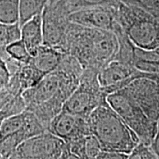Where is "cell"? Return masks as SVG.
Returning a JSON list of instances; mask_svg holds the SVG:
<instances>
[{"instance_id": "cell-1", "label": "cell", "mask_w": 159, "mask_h": 159, "mask_svg": "<svg viewBox=\"0 0 159 159\" xmlns=\"http://www.w3.org/2000/svg\"><path fill=\"white\" fill-rule=\"evenodd\" d=\"M56 49L63 54L76 57L83 68L99 71L114 60L118 50V40L113 31L69 21L62 42Z\"/></svg>"}, {"instance_id": "cell-2", "label": "cell", "mask_w": 159, "mask_h": 159, "mask_svg": "<svg viewBox=\"0 0 159 159\" xmlns=\"http://www.w3.org/2000/svg\"><path fill=\"white\" fill-rule=\"evenodd\" d=\"M91 134L99 141L102 150L130 154L139 142L135 133L107 101L94 109L88 117Z\"/></svg>"}, {"instance_id": "cell-3", "label": "cell", "mask_w": 159, "mask_h": 159, "mask_svg": "<svg viewBox=\"0 0 159 159\" xmlns=\"http://www.w3.org/2000/svg\"><path fill=\"white\" fill-rule=\"evenodd\" d=\"M115 19L135 46L159 48V25L148 11L119 1L115 7Z\"/></svg>"}, {"instance_id": "cell-4", "label": "cell", "mask_w": 159, "mask_h": 159, "mask_svg": "<svg viewBox=\"0 0 159 159\" xmlns=\"http://www.w3.org/2000/svg\"><path fill=\"white\" fill-rule=\"evenodd\" d=\"M106 101L134 131L139 142L150 146L156 134L158 122L148 118L128 90L124 88L111 93L106 97Z\"/></svg>"}, {"instance_id": "cell-5", "label": "cell", "mask_w": 159, "mask_h": 159, "mask_svg": "<svg viewBox=\"0 0 159 159\" xmlns=\"http://www.w3.org/2000/svg\"><path fill=\"white\" fill-rule=\"evenodd\" d=\"M98 73L97 69L83 68L79 84L63 104V111L88 118L97 106L106 102V96L99 83Z\"/></svg>"}, {"instance_id": "cell-6", "label": "cell", "mask_w": 159, "mask_h": 159, "mask_svg": "<svg viewBox=\"0 0 159 159\" xmlns=\"http://www.w3.org/2000/svg\"><path fill=\"white\" fill-rule=\"evenodd\" d=\"M65 146L62 139L47 130L23 141L11 158H61Z\"/></svg>"}, {"instance_id": "cell-7", "label": "cell", "mask_w": 159, "mask_h": 159, "mask_svg": "<svg viewBox=\"0 0 159 159\" xmlns=\"http://www.w3.org/2000/svg\"><path fill=\"white\" fill-rule=\"evenodd\" d=\"M139 77H147L159 82L156 77L141 72L133 66L115 60L105 66L98 73L101 90L106 97L114 91L125 88L134 80Z\"/></svg>"}, {"instance_id": "cell-8", "label": "cell", "mask_w": 159, "mask_h": 159, "mask_svg": "<svg viewBox=\"0 0 159 159\" xmlns=\"http://www.w3.org/2000/svg\"><path fill=\"white\" fill-rule=\"evenodd\" d=\"M125 89L148 118L158 122L159 82L147 77H139L134 80Z\"/></svg>"}, {"instance_id": "cell-9", "label": "cell", "mask_w": 159, "mask_h": 159, "mask_svg": "<svg viewBox=\"0 0 159 159\" xmlns=\"http://www.w3.org/2000/svg\"><path fill=\"white\" fill-rule=\"evenodd\" d=\"M47 130L65 142L91 134L88 118L61 111L49 123Z\"/></svg>"}, {"instance_id": "cell-10", "label": "cell", "mask_w": 159, "mask_h": 159, "mask_svg": "<svg viewBox=\"0 0 159 159\" xmlns=\"http://www.w3.org/2000/svg\"><path fill=\"white\" fill-rule=\"evenodd\" d=\"M43 44L57 48L62 42L69 21L68 16L53 4H47L41 13Z\"/></svg>"}, {"instance_id": "cell-11", "label": "cell", "mask_w": 159, "mask_h": 159, "mask_svg": "<svg viewBox=\"0 0 159 159\" xmlns=\"http://www.w3.org/2000/svg\"><path fill=\"white\" fill-rule=\"evenodd\" d=\"M70 22L91 28L113 31L114 28L115 7L97 6L78 10L68 16Z\"/></svg>"}, {"instance_id": "cell-12", "label": "cell", "mask_w": 159, "mask_h": 159, "mask_svg": "<svg viewBox=\"0 0 159 159\" xmlns=\"http://www.w3.org/2000/svg\"><path fill=\"white\" fill-rule=\"evenodd\" d=\"M21 40L31 57L35 55L38 49L43 44L41 14L35 16L21 26Z\"/></svg>"}, {"instance_id": "cell-13", "label": "cell", "mask_w": 159, "mask_h": 159, "mask_svg": "<svg viewBox=\"0 0 159 159\" xmlns=\"http://www.w3.org/2000/svg\"><path fill=\"white\" fill-rule=\"evenodd\" d=\"M64 54L59 49L42 44L32 57L30 63L46 75L54 71L62 61Z\"/></svg>"}, {"instance_id": "cell-14", "label": "cell", "mask_w": 159, "mask_h": 159, "mask_svg": "<svg viewBox=\"0 0 159 159\" xmlns=\"http://www.w3.org/2000/svg\"><path fill=\"white\" fill-rule=\"evenodd\" d=\"M120 0H57L54 3L61 11L69 16L73 12L97 6L116 7Z\"/></svg>"}, {"instance_id": "cell-15", "label": "cell", "mask_w": 159, "mask_h": 159, "mask_svg": "<svg viewBox=\"0 0 159 159\" xmlns=\"http://www.w3.org/2000/svg\"><path fill=\"white\" fill-rule=\"evenodd\" d=\"M13 75H16L17 77L22 93L27 89L35 86L45 76L30 63L21 65L19 70Z\"/></svg>"}, {"instance_id": "cell-16", "label": "cell", "mask_w": 159, "mask_h": 159, "mask_svg": "<svg viewBox=\"0 0 159 159\" xmlns=\"http://www.w3.org/2000/svg\"><path fill=\"white\" fill-rule=\"evenodd\" d=\"M48 0H19L20 26L31 18L42 13Z\"/></svg>"}, {"instance_id": "cell-17", "label": "cell", "mask_w": 159, "mask_h": 159, "mask_svg": "<svg viewBox=\"0 0 159 159\" xmlns=\"http://www.w3.org/2000/svg\"><path fill=\"white\" fill-rule=\"evenodd\" d=\"M21 39V26L19 22L0 23V55H5V48L10 43Z\"/></svg>"}, {"instance_id": "cell-18", "label": "cell", "mask_w": 159, "mask_h": 159, "mask_svg": "<svg viewBox=\"0 0 159 159\" xmlns=\"http://www.w3.org/2000/svg\"><path fill=\"white\" fill-rule=\"evenodd\" d=\"M23 127L21 129L25 140L45 132L47 130L37 116L28 110L23 111Z\"/></svg>"}, {"instance_id": "cell-19", "label": "cell", "mask_w": 159, "mask_h": 159, "mask_svg": "<svg viewBox=\"0 0 159 159\" xmlns=\"http://www.w3.org/2000/svg\"><path fill=\"white\" fill-rule=\"evenodd\" d=\"M19 0H0V23L19 22Z\"/></svg>"}, {"instance_id": "cell-20", "label": "cell", "mask_w": 159, "mask_h": 159, "mask_svg": "<svg viewBox=\"0 0 159 159\" xmlns=\"http://www.w3.org/2000/svg\"><path fill=\"white\" fill-rule=\"evenodd\" d=\"M23 122V112L4 119L0 125V141L11 135L21 132Z\"/></svg>"}, {"instance_id": "cell-21", "label": "cell", "mask_w": 159, "mask_h": 159, "mask_svg": "<svg viewBox=\"0 0 159 159\" xmlns=\"http://www.w3.org/2000/svg\"><path fill=\"white\" fill-rule=\"evenodd\" d=\"M5 52L9 57L23 64L28 63L31 61V55L21 39L7 45Z\"/></svg>"}, {"instance_id": "cell-22", "label": "cell", "mask_w": 159, "mask_h": 159, "mask_svg": "<svg viewBox=\"0 0 159 159\" xmlns=\"http://www.w3.org/2000/svg\"><path fill=\"white\" fill-rule=\"evenodd\" d=\"M25 141L21 132L13 134L0 141V158H11L17 147Z\"/></svg>"}, {"instance_id": "cell-23", "label": "cell", "mask_w": 159, "mask_h": 159, "mask_svg": "<svg viewBox=\"0 0 159 159\" xmlns=\"http://www.w3.org/2000/svg\"><path fill=\"white\" fill-rule=\"evenodd\" d=\"M26 110V103L22 95L13 97L0 110V116L2 119L19 114Z\"/></svg>"}, {"instance_id": "cell-24", "label": "cell", "mask_w": 159, "mask_h": 159, "mask_svg": "<svg viewBox=\"0 0 159 159\" xmlns=\"http://www.w3.org/2000/svg\"><path fill=\"white\" fill-rule=\"evenodd\" d=\"M101 151L102 148L96 137L93 134L86 135L84 144L85 159L97 158Z\"/></svg>"}, {"instance_id": "cell-25", "label": "cell", "mask_w": 159, "mask_h": 159, "mask_svg": "<svg viewBox=\"0 0 159 159\" xmlns=\"http://www.w3.org/2000/svg\"><path fill=\"white\" fill-rule=\"evenodd\" d=\"M143 61L159 63V48L148 49L134 46V61Z\"/></svg>"}, {"instance_id": "cell-26", "label": "cell", "mask_w": 159, "mask_h": 159, "mask_svg": "<svg viewBox=\"0 0 159 159\" xmlns=\"http://www.w3.org/2000/svg\"><path fill=\"white\" fill-rule=\"evenodd\" d=\"M130 159H156L158 158L150 146L139 142L129 154Z\"/></svg>"}, {"instance_id": "cell-27", "label": "cell", "mask_w": 159, "mask_h": 159, "mask_svg": "<svg viewBox=\"0 0 159 159\" xmlns=\"http://www.w3.org/2000/svg\"><path fill=\"white\" fill-rule=\"evenodd\" d=\"M122 2L138 6L145 11H159V0H120Z\"/></svg>"}, {"instance_id": "cell-28", "label": "cell", "mask_w": 159, "mask_h": 159, "mask_svg": "<svg viewBox=\"0 0 159 159\" xmlns=\"http://www.w3.org/2000/svg\"><path fill=\"white\" fill-rule=\"evenodd\" d=\"M11 77V73L5 59L0 55V90L5 88Z\"/></svg>"}, {"instance_id": "cell-29", "label": "cell", "mask_w": 159, "mask_h": 159, "mask_svg": "<svg viewBox=\"0 0 159 159\" xmlns=\"http://www.w3.org/2000/svg\"><path fill=\"white\" fill-rule=\"evenodd\" d=\"M128 154L116 152V151L108 150H102L97 156L98 159H128Z\"/></svg>"}, {"instance_id": "cell-30", "label": "cell", "mask_w": 159, "mask_h": 159, "mask_svg": "<svg viewBox=\"0 0 159 159\" xmlns=\"http://www.w3.org/2000/svg\"><path fill=\"white\" fill-rule=\"evenodd\" d=\"M151 148L153 150L154 153L156 154L157 158H159V121L158 122V128H157V132L156 136L154 137L153 141L150 145Z\"/></svg>"}, {"instance_id": "cell-31", "label": "cell", "mask_w": 159, "mask_h": 159, "mask_svg": "<svg viewBox=\"0 0 159 159\" xmlns=\"http://www.w3.org/2000/svg\"><path fill=\"white\" fill-rule=\"evenodd\" d=\"M149 13H151V14L153 16L155 19L156 20L157 23H158L159 25V11H151V12H149Z\"/></svg>"}, {"instance_id": "cell-32", "label": "cell", "mask_w": 159, "mask_h": 159, "mask_svg": "<svg viewBox=\"0 0 159 159\" xmlns=\"http://www.w3.org/2000/svg\"><path fill=\"white\" fill-rule=\"evenodd\" d=\"M57 1V0H48V4H53Z\"/></svg>"}, {"instance_id": "cell-33", "label": "cell", "mask_w": 159, "mask_h": 159, "mask_svg": "<svg viewBox=\"0 0 159 159\" xmlns=\"http://www.w3.org/2000/svg\"><path fill=\"white\" fill-rule=\"evenodd\" d=\"M3 119H2L1 116H0V125H1V123H2V122Z\"/></svg>"}]
</instances>
